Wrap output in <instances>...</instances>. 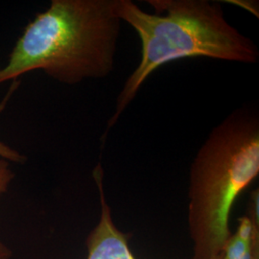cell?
I'll return each instance as SVG.
<instances>
[{"mask_svg": "<svg viewBox=\"0 0 259 259\" xmlns=\"http://www.w3.org/2000/svg\"><path fill=\"white\" fill-rule=\"evenodd\" d=\"M115 6L116 0H52L13 47L0 83L35 70L69 85L109 76L122 22Z\"/></svg>", "mask_w": 259, "mask_h": 259, "instance_id": "obj_1", "label": "cell"}, {"mask_svg": "<svg viewBox=\"0 0 259 259\" xmlns=\"http://www.w3.org/2000/svg\"><path fill=\"white\" fill-rule=\"evenodd\" d=\"M150 14L131 0H116V14L137 32L141 59L117 97L115 110L103 139L117 123L150 75L168 63L205 57L243 64H256V44L233 27L222 6L208 0H149Z\"/></svg>", "mask_w": 259, "mask_h": 259, "instance_id": "obj_2", "label": "cell"}, {"mask_svg": "<svg viewBox=\"0 0 259 259\" xmlns=\"http://www.w3.org/2000/svg\"><path fill=\"white\" fill-rule=\"evenodd\" d=\"M258 175V111L244 107L211 131L191 164L187 211L191 259H210L221 252L232 233L229 221L234 203Z\"/></svg>", "mask_w": 259, "mask_h": 259, "instance_id": "obj_3", "label": "cell"}, {"mask_svg": "<svg viewBox=\"0 0 259 259\" xmlns=\"http://www.w3.org/2000/svg\"><path fill=\"white\" fill-rule=\"evenodd\" d=\"M93 179L98 188L101 209L99 221L85 240L87 259H137L130 249L128 235L113 222L111 206L105 195L104 171L100 164L95 167Z\"/></svg>", "mask_w": 259, "mask_h": 259, "instance_id": "obj_4", "label": "cell"}, {"mask_svg": "<svg viewBox=\"0 0 259 259\" xmlns=\"http://www.w3.org/2000/svg\"><path fill=\"white\" fill-rule=\"evenodd\" d=\"M222 259H253L259 254V190L250 193L247 214L238 218V225L225 242Z\"/></svg>", "mask_w": 259, "mask_h": 259, "instance_id": "obj_5", "label": "cell"}, {"mask_svg": "<svg viewBox=\"0 0 259 259\" xmlns=\"http://www.w3.org/2000/svg\"><path fill=\"white\" fill-rule=\"evenodd\" d=\"M19 84V81H18V80L13 81V83L10 87L9 92L4 96V98L2 99V101L0 103V114L4 110V108L6 107L11 95L18 89ZM0 157L7 160V161H13V162H18V163H23L26 160V157L22 156L17 150L11 148L1 141H0Z\"/></svg>", "mask_w": 259, "mask_h": 259, "instance_id": "obj_6", "label": "cell"}, {"mask_svg": "<svg viewBox=\"0 0 259 259\" xmlns=\"http://www.w3.org/2000/svg\"><path fill=\"white\" fill-rule=\"evenodd\" d=\"M14 178L15 174L10 168L9 162L3 158H0V195L8 190L10 184Z\"/></svg>", "mask_w": 259, "mask_h": 259, "instance_id": "obj_7", "label": "cell"}, {"mask_svg": "<svg viewBox=\"0 0 259 259\" xmlns=\"http://www.w3.org/2000/svg\"><path fill=\"white\" fill-rule=\"evenodd\" d=\"M12 251L0 239V259H10Z\"/></svg>", "mask_w": 259, "mask_h": 259, "instance_id": "obj_8", "label": "cell"}, {"mask_svg": "<svg viewBox=\"0 0 259 259\" xmlns=\"http://www.w3.org/2000/svg\"><path fill=\"white\" fill-rule=\"evenodd\" d=\"M210 259H222L221 258V254L219 253V254H217V255H214V256H212L211 258Z\"/></svg>", "mask_w": 259, "mask_h": 259, "instance_id": "obj_9", "label": "cell"}, {"mask_svg": "<svg viewBox=\"0 0 259 259\" xmlns=\"http://www.w3.org/2000/svg\"><path fill=\"white\" fill-rule=\"evenodd\" d=\"M253 259H259V254H257V255H256V256H255Z\"/></svg>", "mask_w": 259, "mask_h": 259, "instance_id": "obj_10", "label": "cell"}]
</instances>
